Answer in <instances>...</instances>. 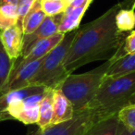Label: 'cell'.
Here are the masks:
<instances>
[{
  "label": "cell",
  "instance_id": "6da1fadb",
  "mask_svg": "<svg viewBox=\"0 0 135 135\" xmlns=\"http://www.w3.org/2000/svg\"><path fill=\"white\" fill-rule=\"evenodd\" d=\"M120 8L121 2L78 29L64 63L68 73L91 62L109 59L118 52L127 36L116 26L115 19Z\"/></svg>",
  "mask_w": 135,
  "mask_h": 135
},
{
  "label": "cell",
  "instance_id": "7a4b0ae2",
  "mask_svg": "<svg viewBox=\"0 0 135 135\" xmlns=\"http://www.w3.org/2000/svg\"><path fill=\"white\" fill-rule=\"evenodd\" d=\"M135 94V71L119 77H105L95 95L84 107L91 112L93 122L118 114L129 105Z\"/></svg>",
  "mask_w": 135,
  "mask_h": 135
},
{
  "label": "cell",
  "instance_id": "3957f363",
  "mask_svg": "<svg viewBox=\"0 0 135 135\" xmlns=\"http://www.w3.org/2000/svg\"><path fill=\"white\" fill-rule=\"evenodd\" d=\"M113 61L109 58L94 70L81 74H70L57 89L70 100L74 111L83 109L95 95Z\"/></svg>",
  "mask_w": 135,
  "mask_h": 135
},
{
  "label": "cell",
  "instance_id": "277c9868",
  "mask_svg": "<svg viewBox=\"0 0 135 135\" xmlns=\"http://www.w3.org/2000/svg\"><path fill=\"white\" fill-rule=\"evenodd\" d=\"M77 30L65 33L59 44L44 57L40 68L31 80L30 85H41L46 88L57 89L70 75L66 70L64 63Z\"/></svg>",
  "mask_w": 135,
  "mask_h": 135
},
{
  "label": "cell",
  "instance_id": "5b68a950",
  "mask_svg": "<svg viewBox=\"0 0 135 135\" xmlns=\"http://www.w3.org/2000/svg\"><path fill=\"white\" fill-rule=\"evenodd\" d=\"M93 121V116L87 108L75 111L70 120L53 124L42 129L41 135H83L85 129Z\"/></svg>",
  "mask_w": 135,
  "mask_h": 135
},
{
  "label": "cell",
  "instance_id": "8992f818",
  "mask_svg": "<svg viewBox=\"0 0 135 135\" xmlns=\"http://www.w3.org/2000/svg\"><path fill=\"white\" fill-rule=\"evenodd\" d=\"M62 15H63V13L56 16H46L45 19L43 21V22L40 24V26L35 31H33L29 34L23 35L22 54H21V57L26 56L36 43L57 33L58 27H59L62 20Z\"/></svg>",
  "mask_w": 135,
  "mask_h": 135
},
{
  "label": "cell",
  "instance_id": "52a82bcc",
  "mask_svg": "<svg viewBox=\"0 0 135 135\" xmlns=\"http://www.w3.org/2000/svg\"><path fill=\"white\" fill-rule=\"evenodd\" d=\"M64 35L65 34L57 32V33L54 34L50 37L45 38V39H43L38 43H36L26 56H22V57H21V59H18L15 62L13 70L19 69L21 66L25 65L27 63H30V62L45 57L53 48H55L59 44V42L63 39Z\"/></svg>",
  "mask_w": 135,
  "mask_h": 135
},
{
  "label": "cell",
  "instance_id": "ba28073f",
  "mask_svg": "<svg viewBox=\"0 0 135 135\" xmlns=\"http://www.w3.org/2000/svg\"><path fill=\"white\" fill-rule=\"evenodd\" d=\"M0 41L2 43L8 56L14 61H17L22 54L23 32L20 25L0 31Z\"/></svg>",
  "mask_w": 135,
  "mask_h": 135
},
{
  "label": "cell",
  "instance_id": "9c48e42d",
  "mask_svg": "<svg viewBox=\"0 0 135 135\" xmlns=\"http://www.w3.org/2000/svg\"><path fill=\"white\" fill-rule=\"evenodd\" d=\"M46 89V87L41 86V85H30L20 90L10 91L6 94H1L0 95V122L8 120L7 116V110L13 103H15L18 100L28 97L32 94L45 93Z\"/></svg>",
  "mask_w": 135,
  "mask_h": 135
},
{
  "label": "cell",
  "instance_id": "30bf717a",
  "mask_svg": "<svg viewBox=\"0 0 135 135\" xmlns=\"http://www.w3.org/2000/svg\"><path fill=\"white\" fill-rule=\"evenodd\" d=\"M74 108L70 101L62 94L59 89H55L53 94V124L70 120L74 117Z\"/></svg>",
  "mask_w": 135,
  "mask_h": 135
},
{
  "label": "cell",
  "instance_id": "8fae6325",
  "mask_svg": "<svg viewBox=\"0 0 135 135\" xmlns=\"http://www.w3.org/2000/svg\"><path fill=\"white\" fill-rule=\"evenodd\" d=\"M116 26L119 32L125 33L135 28V0H124L116 15Z\"/></svg>",
  "mask_w": 135,
  "mask_h": 135
},
{
  "label": "cell",
  "instance_id": "7c38bea8",
  "mask_svg": "<svg viewBox=\"0 0 135 135\" xmlns=\"http://www.w3.org/2000/svg\"><path fill=\"white\" fill-rule=\"evenodd\" d=\"M91 3H87L83 6L78 7V8H67L62 15L61 22L58 27V32L65 34L67 32L77 30L83 15L88 9Z\"/></svg>",
  "mask_w": 135,
  "mask_h": 135
},
{
  "label": "cell",
  "instance_id": "4fadbf2b",
  "mask_svg": "<svg viewBox=\"0 0 135 135\" xmlns=\"http://www.w3.org/2000/svg\"><path fill=\"white\" fill-rule=\"evenodd\" d=\"M118 125L119 119L118 114L113 115L98 121H92L83 135H117Z\"/></svg>",
  "mask_w": 135,
  "mask_h": 135
},
{
  "label": "cell",
  "instance_id": "5bb4252c",
  "mask_svg": "<svg viewBox=\"0 0 135 135\" xmlns=\"http://www.w3.org/2000/svg\"><path fill=\"white\" fill-rule=\"evenodd\" d=\"M55 89L47 88L39 105V118L37 125L40 129H45L52 125L53 118V94Z\"/></svg>",
  "mask_w": 135,
  "mask_h": 135
},
{
  "label": "cell",
  "instance_id": "9a60e30c",
  "mask_svg": "<svg viewBox=\"0 0 135 135\" xmlns=\"http://www.w3.org/2000/svg\"><path fill=\"white\" fill-rule=\"evenodd\" d=\"M46 15L41 6V0H36L29 12L26 14L22 21V32L24 34H29L35 31L40 26Z\"/></svg>",
  "mask_w": 135,
  "mask_h": 135
},
{
  "label": "cell",
  "instance_id": "2e32d148",
  "mask_svg": "<svg viewBox=\"0 0 135 135\" xmlns=\"http://www.w3.org/2000/svg\"><path fill=\"white\" fill-rule=\"evenodd\" d=\"M135 71V53L127 54L115 60L107 70L105 77H119Z\"/></svg>",
  "mask_w": 135,
  "mask_h": 135
},
{
  "label": "cell",
  "instance_id": "e0dca14e",
  "mask_svg": "<svg viewBox=\"0 0 135 135\" xmlns=\"http://www.w3.org/2000/svg\"><path fill=\"white\" fill-rule=\"evenodd\" d=\"M17 5H2L0 6V31L6 30L18 23Z\"/></svg>",
  "mask_w": 135,
  "mask_h": 135
},
{
  "label": "cell",
  "instance_id": "ac0fdd59",
  "mask_svg": "<svg viewBox=\"0 0 135 135\" xmlns=\"http://www.w3.org/2000/svg\"><path fill=\"white\" fill-rule=\"evenodd\" d=\"M15 62L16 61L12 60L8 56V53L6 52L0 41V89L8 83L13 70Z\"/></svg>",
  "mask_w": 135,
  "mask_h": 135
},
{
  "label": "cell",
  "instance_id": "d6986e66",
  "mask_svg": "<svg viewBox=\"0 0 135 135\" xmlns=\"http://www.w3.org/2000/svg\"><path fill=\"white\" fill-rule=\"evenodd\" d=\"M41 6L46 16H56L65 12L68 4L59 0H41Z\"/></svg>",
  "mask_w": 135,
  "mask_h": 135
},
{
  "label": "cell",
  "instance_id": "ffe728a7",
  "mask_svg": "<svg viewBox=\"0 0 135 135\" xmlns=\"http://www.w3.org/2000/svg\"><path fill=\"white\" fill-rule=\"evenodd\" d=\"M132 53H135V31H131L126 36L120 48L110 59L114 62L115 60L118 59L121 56H125L127 54H132Z\"/></svg>",
  "mask_w": 135,
  "mask_h": 135
},
{
  "label": "cell",
  "instance_id": "44dd1931",
  "mask_svg": "<svg viewBox=\"0 0 135 135\" xmlns=\"http://www.w3.org/2000/svg\"><path fill=\"white\" fill-rule=\"evenodd\" d=\"M119 121L129 129H135V104H129L118 114Z\"/></svg>",
  "mask_w": 135,
  "mask_h": 135
},
{
  "label": "cell",
  "instance_id": "7402d4cb",
  "mask_svg": "<svg viewBox=\"0 0 135 135\" xmlns=\"http://www.w3.org/2000/svg\"><path fill=\"white\" fill-rule=\"evenodd\" d=\"M36 0H19L17 4L18 9V16H19V21H18V25L22 28V21L26 14L29 12L32 5L34 4Z\"/></svg>",
  "mask_w": 135,
  "mask_h": 135
},
{
  "label": "cell",
  "instance_id": "603a6c76",
  "mask_svg": "<svg viewBox=\"0 0 135 135\" xmlns=\"http://www.w3.org/2000/svg\"><path fill=\"white\" fill-rule=\"evenodd\" d=\"M117 135H135V129H129L119 121Z\"/></svg>",
  "mask_w": 135,
  "mask_h": 135
},
{
  "label": "cell",
  "instance_id": "cb8c5ba5",
  "mask_svg": "<svg viewBox=\"0 0 135 135\" xmlns=\"http://www.w3.org/2000/svg\"><path fill=\"white\" fill-rule=\"evenodd\" d=\"M18 1H19V0H0V6H2V5H7V4L17 5Z\"/></svg>",
  "mask_w": 135,
  "mask_h": 135
},
{
  "label": "cell",
  "instance_id": "d4e9b609",
  "mask_svg": "<svg viewBox=\"0 0 135 135\" xmlns=\"http://www.w3.org/2000/svg\"><path fill=\"white\" fill-rule=\"evenodd\" d=\"M42 129H40L39 127L37 128L36 129H33V131H31L27 133V135H41L42 134Z\"/></svg>",
  "mask_w": 135,
  "mask_h": 135
},
{
  "label": "cell",
  "instance_id": "484cf974",
  "mask_svg": "<svg viewBox=\"0 0 135 135\" xmlns=\"http://www.w3.org/2000/svg\"><path fill=\"white\" fill-rule=\"evenodd\" d=\"M129 104H135V94L133 95V97L131 98V102H129Z\"/></svg>",
  "mask_w": 135,
  "mask_h": 135
},
{
  "label": "cell",
  "instance_id": "4316f807",
  "mask_svg": "<svg viewBox=\"0 0 135 135\" xmlns=\"http://www.w3.org/2000/svg\"><path fill=\"white\" fill-rule=\"evenodd\" d=\"M71 1H72V0H67V3H68V5H70V2H71ZM68 7H69V6H68Z\"/></svg>",
  "mask_w": 135,
  "mask_h": 135
},
{
  "label": "cell",
  "instance_id": "83f0119b",
  "mask_svg": "<svg viewBox=\"0 0 135 135\" xmlns=\"http://www.w3.org/2000/svg\"><path fill=\"white\" fill-rule=\"evenodd\" d=\"M59 1H65V2H67V0H59ZM68 4V3H67ZM68 6H69V5H68Z\"/></svg>",
  "mask_w": 135,
  "mask_h": 135
}]
</instances>
